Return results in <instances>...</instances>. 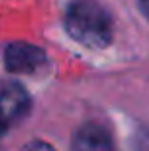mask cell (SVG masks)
Instances as JSON below:
<instances>
[{"label":"cell","instance_id":"6","mask_svg":"<svg viewBox=\"0 0 149 151\" xmlns=\"http://www.w3.org/2000/svg\"><path fill=\"white\" fill-rule=\"evenodd\" d=\"M140 2V8H142V12L147 15V19H149V0H138Z\"/></svg>","mask_w":149,"mask_h":151},{"label":"cell","instance_id":"3","mask_svg":"<svg viewBox=\"0 0 149 151\" xmlns=\"http://www.w3.org/2000/svg\"><path fill=\"white\" fill-rule=\"evenodd\" d=\"M4 61L10 73L27 75L44 67L46 54L38 46L27 44V42H15V44L8 46L6 54H4Z\"/></svg>","mask_w":149,"mask_h":151},{"label":"cell","instance_id":"4","mask_svg":"<svg viewBox=\"0 0 149 151\" xmlns=\"http://www.w3.org/2000/svg\"><path fill=\"white\" fill-rule=\"evenodd\" d=\"M73 151H115L111 134L97 122H86L73 138Z\"/></svg>","mask_w":149,"mask_h":151},{"label":"cell","instance_id":"1","mask_svg":"<svg viewBox=\"0 0 149 151\" xmlns=\"http://www.w3.org/2000/svg\"><path fill=\"white\" fill-rule=\"evenodd\" d=\"M69 37L86 48H105L113 38V21L103 6L94 0H74L65 12Z\"/></svg>","mask_w":149,"mask_h":151},{"label":"cell","instance_id":"5","mask_svg":"<svg viewBox=\"0 0 149 151\" xmlns=\"http://www.w3.org/2000/svg\"><path fill=\"white\" fill-rule=\"evenodd\" d=\"M23 151H56L50 144H46V142H40V140H34L31 142V144H27Z\"/></svg>","mask_w":149,"mask_h":151},{"label":"cell","instance_id":"2","mask_svg":"<svg viewBox=\"0 0 149 151\" xmlns=\"http://www.w3.org/2000/svg\"><path fill=\"white\" fill-rule=\"evenodd\" d=\"M31 107V98L19 82H6L0 86V136L15 126Z\"/></svg>","mask_w":149,"mask_h":151}]
</instances>
